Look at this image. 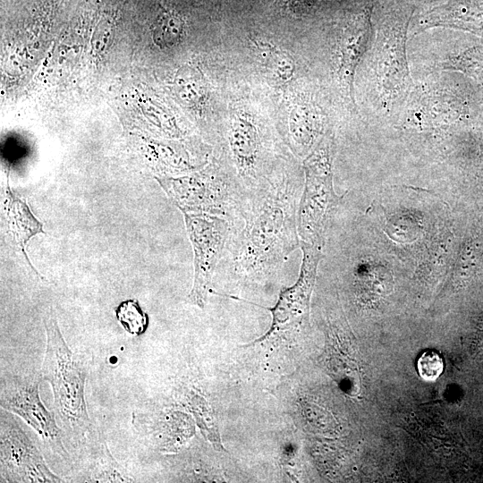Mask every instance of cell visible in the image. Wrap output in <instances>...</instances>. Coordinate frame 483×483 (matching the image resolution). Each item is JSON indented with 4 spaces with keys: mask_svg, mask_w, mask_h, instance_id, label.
<instances>
[{
    "mask_svg": "<svg viewBox=\"0 0 483 483\" xmlns=\"http://www.w3.org/2000/svg\"><path fill=\"white\" fill-rule=\"evenodd\" d=\"M298 170L276 165L246 197L219 262L233 277L248 282L268 278L301 247L297 210L302 183Z\"/></svg>",
    "mask_w": 483,
    "mask_h": 483,
    "instance_id": "6da1fadb",
    "label": "cell"
},
{
    "mask_svg": "<svg viewBox=\"0 0 483 483\" xmlns=\"http://www.w3.org/2000/svg\"><path fill=\"white\" fill-rule=\"evenodd\" d=\"M43 324L47 344L41 377L52 388L55 411L65 430L75 439L85 437L91 430L85 401L87 366L67 345L52 308Z\"/></svg>",
    "mask_w": 483,
    "mask_h": 483,
    "instance_id": "7a4b0ae2",
    "label": "cell"
},
{
    "mask_svg": "<svg viewBox=\"0 0 483 483\" xmlns=\"http://www.w3.org/2000/svg\"><path fill=\"white\" fill-rule=\"evenodd\" d=\"M334 135L323 134L303 160L304 187L297 210L301 242L322 248L332 213L343 196L333 184Z\"/></svg>",
    "mask_w": 483,
    "mask_h": 483,
    "instance_id": "3957f363",
    "label": "cell"
},
{
    "mask_svg": "<svg viewBox=\"0 0 483 483\" xmlns=\"http://www.w3.org/2000/svg\"><path fill=\"white\" fill-rule=\"evenodd\" d=\"M157 180L182 213L218 216L231 224L239 219L247 197L218 161L190 175Z\"/></svg>",
    "mask_w": 483,
    "mask_h": 483,
    "instance_id": "277c9868",
    "label": "cell"
},
{
    "mask_svg": "<svg viewBox=\"0 0 483 483\" xmlns=\"http://www.w3.org/2000/svg\"><path fill=\"white\" fill-rule=\"evenodd\" d=\"M411 13L407 8L394 10L381 21L376 33L371 67L384 107L394 108L406 98L413 87L406 52Z\"/></svg>",
    "mask_w": 483,
    "mask_h": 483,
    "instance_id": "5b68a950",
    "label": "cell"
},
{
    "mask_svg": "<svg viewBox=\"0 0 483 483\" xmlns=\"http://www.w3.org/2000/svg\"><path fill=\"white\" fill-rule=\"evenodd\" d=\"M36 374L4 373L1 376L0 406L21 417L44 444L63 459L69 457L55 414L43 404Z\"/></svg>",
    "mask_w": 483,
    "mask_h": 483,
    "instance_id": "8992f818",
    "label": "cell"
},
{
    "mask_svg": "<svg viewBox=\"0 0 483 483\" xmlns=\"http://www.w3.org/2000/svg\"><path fill=\"white\" fill-rule=\"evenodd\" d=\"M182 214L194 254L193 284L188 301L202 309L206 305L214 273L222 258L231 223L218 216Z\"/></svg>",
    "mask_w": 483,
    "mask_h": 483,
    "instance_id": "52a82bcc",
    "label": "cell"
},
{
    "mask_svg": "<svg viewBox=\"0 0 483 483\" xmlns=\"http://www.w3.org/2000/svg\"><path fill=\"white\" fill-rule=\"evenodd\" d=\"M300 248L302 258L299 277L292 286L283 288L275 305L268 308L272 313V325L254 343L297 333L309 324L310 298L323 253L322 248L303 242Z\"/></svg>",
    "mask_w": 483,
    "mask_h": 483,
    "instance_id": "ba28073f",
    "label": "cell"
},
{
    "mask_svg": "<svg viewBox=\"0 0 483 483\" xmlns=\"http://www.w3.org/2000/svg\"><path fill=\"white\" fill-rule=\"evenodd\" d=\"M0 481L60 483L41 452L11 412L2 410L0 423Z\"/></svg>",
    "mask_w": 483,
    "mask_h": 483,
    "instance_id": "9c48e42d",
    "label": "cell"
},
{
    "mask_svg": "<svg viewBox=\"0 0 483 483\" xmlns=\"http://www.w3.org/2000/svg\"><path fill=\"white\" fill-rule=\"evenodd\" d=\"M370 10L354 16L343 29L335 49V77L343 98L350 109L356 110L353 93L354 75L370 43Z\"/></svg>",
    "mask_w": 483,
    "mask_h": 483,
    "instance_id": "30bf717a",
    "label": "cell"
},
{
    "mask_svg": "<svg viewBox=\"0 0 483 483\" xmlns=\"http://www.w3.org/2000/svg\"><path fill=\"white\" fill-rule=\"evenodd\" d=\"M433 27L469 30L483 37V1L449 0L435 6L419 18L416 32Z\"/></svg>",
    "mask_w": 483,
    "mask_h": 483,
    "instance_id": "8fae6325",
    "label": "cell"
},
{
    "mask_svg": "<svg viewBox=\"0 0 483 483\" xmlns=\"http://www.w3.org/2000/svg\"><path fill=\"white\" fill-rule=\"evenodd\" d=\"M89 435L93 443V452L82 455L80 465L72 474V480L77 482H135L124 468H123L109 452L105 439L97 436L92 430ZM88 440V438L85 436ZM89 441V440H88ZM90 445V443H89Z\"/></svg>",
    "mask_w": 483,
    "mask_h": 483,
    "instance_id": "7c38bea8",
    "label": "cell"
},
{
    "mask_svg": "<svg viewBox=\"0 0 483 483\" xmlns=\"http://www.w3.org/2000/svg\"><path fill=\"white\" fill-rule=\"evenodd\" d=\"M6 195V221L9 232L24 255L27 264L40 276V274L36 270L27 256L26 245L33 236L38 233H46L43 225L32 214L27 203L17 197L9 185L7 186Z\"/></svg>",
    "mask_w": 483,
    "mask_h": 483,
    "instance_id": "4fadbf2b",
    "label": "cell"
},
{
    "mask_svg": "<svg viewBox=\"0 0 483 483\" xmlns=\"http://www.w3.org/2000/svg\"><path fill=\"white\" fill-rule=\"evenodd\" d=\"M251 41L261 65L272 80L284 84L293 78L294 60L286 51L261 38H253Z\"/></svg>",
    "mask_w": 483,
    "mask_h": 483,
    "instance_id": "5bb4252c",
    "label": "cell"
},
{
    "mask_svg": "<svg viewBox=\"0 0 483 483\" xmlns=\"http://www.w3.org/2000/svg\"><path fill=\"white\" fill-rule=\"evenodd\" d=\"M183 21L172 11H162L157 16L153 28V40L160 47H171L182 38Z\"/></svg>",
    "mask_w": 483,
    "mask_h": 483,
    "instance_id": "9a60e30c",
    "label": "cell"
},
{
    "mask_svg": "<svg viewBox=\"0 0 483 483\" xmlns=\"http://www.w3.org/2000/svg\"><path fill=\"white\" fill-rule=\"evenodd\" d=\"M119 323L131 335H140L145 333L148 318L136 300L123 301L115 309Z\"/></svg>",
    "mask_w": 483,
    "mask_h": 483,
    "instance_id": "2e32d148",
    "label": "cell"
},
{
    "mask_svg": "<svg viewBox=\"0 0 483 483\" xmlns=\"http://www.w3.org/2000/svg\"><path fill=\"white\" fill-rule=\"evenodd\" d=\"M417 369L423 380L435 381L443 372L444 362L437 352L427 351L419 358Z\"/></svg>",
    "mask_w": 483,
    "mask_h": 483,
    "instance_id": "e0dca14e",
    "label": "cell"
},
{
    "mask_svg": "<svg viewBox=\"0 0 483 483\" xmlns=\"http://www.w3.org/2000/svg\"><path fill=\"white\" fill-rule=\"evenodd\" d=\"M311 1H314V0H291L292 4H302L311 2Z\"/></svg>",
    "mask_w": 483,
    "mask_h": 483,
    "instance_id": "ac0fdd59",
    "label": "cell"
}]
</instances>
